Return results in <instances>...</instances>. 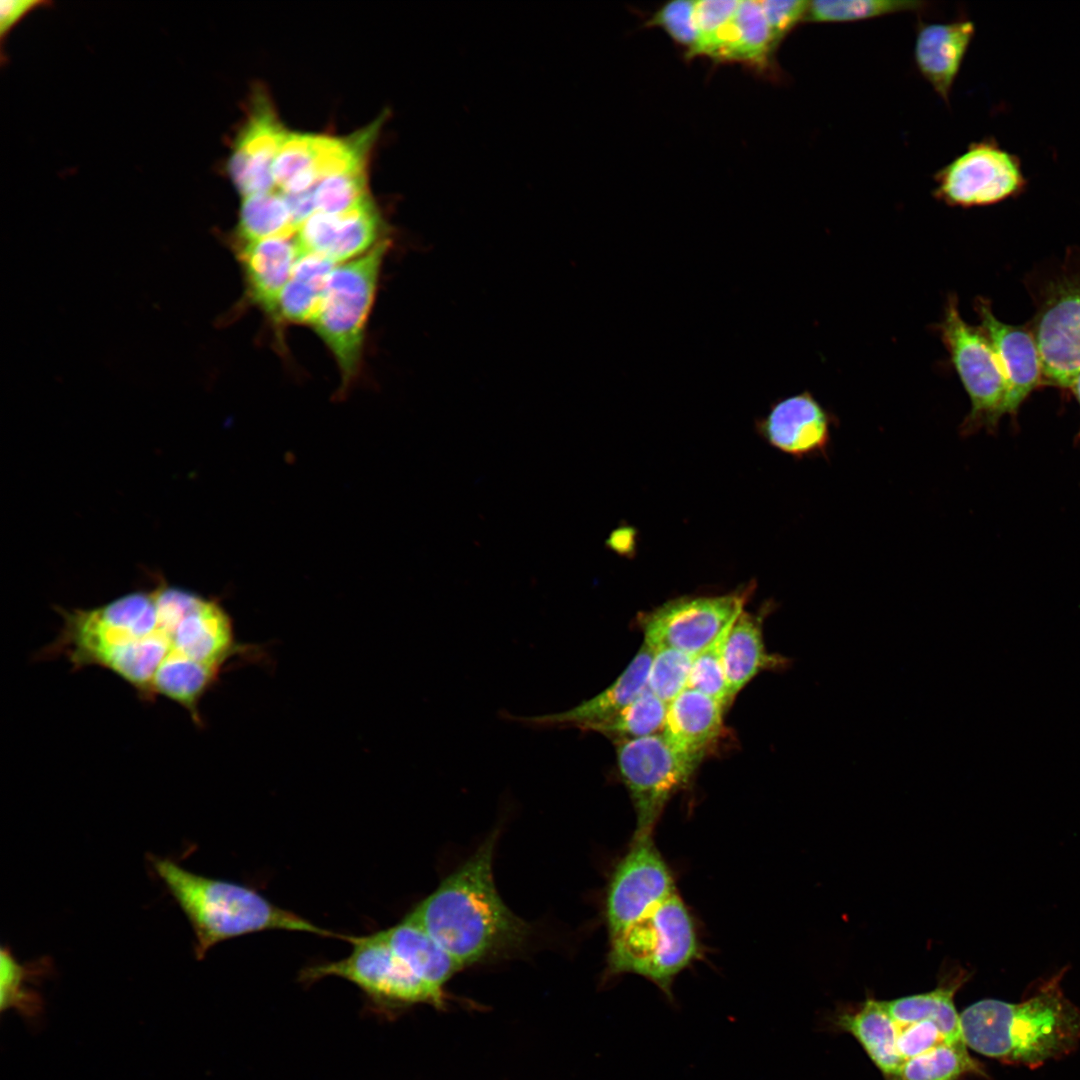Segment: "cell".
<instances>
[{
  "label": "cell",
  "mask_w": 1080,
  "mask_h": 1080,
  "mask_svg": "<svg viewBox=\"0 0 1080 1080\" xmlns=\"http://www.w3.org/2000/svg\"><path fill=\"white\" fill-rule=\"evenodd\" d=\"M62 625L38 656L74 670L104 669L145 702L167 699L203 726L200 705L235 657L257 650L237 641L215 599L160 582L93 608H58Z\"/></svg>",
  "instance_id": "cell-1"
},
{
  "label": "cell",
  "mask_w": 1080,
  "mask_h": 1080,
  "mask_svg": "<svg viewBox=\"0 0 1080 1080\" xmlns=\"http://www.w3.org/2000/svg\"><path fill=\"white\" fill-rule=\"evenodd\" d=\"M492 834L406 916L422 926L462 967L523 946L529 926L497 892Z\"/></svg>",
  "instance_id": "cell-2"
},
{
  "label": "cell",
  "mask_w": 1080,
  "mask_h": 1080,
  "mask_svg": "<svg viewBox=\"0 0 1080 1080\" xmlns=\"http://www.w3.org/2000/svg\"><path fill=\"white\" fill-rule=\"evenodd\" d=\"M1066 968L1039 983L1019 1003L982 999L960 1013L965 1044L1006 1064L1036 1068L1080 1043V1007L1061 987Z\"/></svg>",
  "instance_id": "cell-3"
},
{
  "label": "cell",
  "mask_w": 1080,
  "mask_h": 1080,
  "mask_svg": "<svg viewBox=\"0 0 1080 1080\" xmlns=\"http://www.w3.org/2000/svg\"><path fill=\"white\" fill-rule=\"evenodd\" d=\"M149 859L192 926L198 959L222 941L259 931L286 930L339 937L275 905L250 887L195 874L169 858L152 855Z\"/></svg>",
  "instance_id": "cell-4"
},
{
  "label": "cell",
  "mask_w": 1080,
  "mask_h": 1080,
  "mask_svg": "<svg viewBox=\"0 0 1080 1080\" xmlns=\"http://www.w3.org/2000/svg\"><path fill=\"white\" fill-rule=\"evenodd\" d=\"M699 955L692 916L675 892L610 938L607 973L642 976L673 1001L675 978Z\"/></svg>",
  "instance_id": "cell-5"
},
{
  "label": "cell",
  "mask_w": 1080,
  "mask_h": 1080,
  "mask_svg": "<svg viewBox=\"0 0 1080 1080\" xmlns=\"http://www.w3.org/2000/svg\"><path fill=\"white\" fill-rule=\"evenodd\" d=\"M954 992L938 985L925 993L879 1000L872 1017L871 1061L884 1080L901 1066L945 1043L964 1042Z\"/></svg>",
  "instance_id": "cell-6"
},
{
  "label": "cell",
  "mask_w": 1080,
  "mask_h": 1080,
  "mask_svg": "<svg viewBox=\"0 0 1080 1080\" xmlns=\"http://www.w3.org/2000/svg\"><path fill=\"white\" fill-rule=\"evenodd\" d=\"M389 247L385 239L365 255L336 265L309 324L334 356L343 389L359 372L367 322Z\"/></svg>",
  "instance_id": "cell-7"
},
{
  "label": "cell",
  "mask_w": 1080,
  "mask_h": 1080,
  "mask_svg": "<svg viewBox=\"0 0 1080 1080\" xmlns=\"http://www.w3.org/2000/svg\"><path fill=\"white\" fill-rule=\"evenodd\" d=\"M951 362L970 398L971 409L960 426L969 436L992 430L1005 414L1007 383L999 358L980 327L964 321L956 295H949L944 315L936 325Z\"/></svg>",
  "instance_id": "cell-8"
},
{
  "label": "cell",
  "mask_w": 1080,
  "mask_h": 1080,
  "mask_svg": "<svg viewBox=\"0 0 1080 1080\" xmlns=\"http://www.w3.org/2000/svg\"><path fill=\"white\" fill-rule=\"evenodd\" d=\"M613 742L636 814L633 839L652 836L666 804L688 784L702 761L675 750L662 733Z\"/></svg>",
  "instance_id": "cell-9"
},
{
  "label": "cell",
  "mask_w": 1080,
  "mask_h": 1080,
  "mask_svg": "<svg viewBox=\"0 0 1080 1080\" xmlns=\"http://www.w3.org/2000/svg\"><path fill=\"white\" fill-rule=\"evenodd\" d=\"M341 939L351 943V953L341 960L303 969V982L336 976L352 982L379 1004L441 1003L442 993L422 981L379 931L365 936L342 935Z\"/></svg>",
  "instance_id": "cell-10"
},
{
  "label": "cell",
  "mask_w": 1080,
  "mask_h": 1080,
  "mask_svg": "<svg viewBox=\"0 0 1080 1080\" xmlns=\"http://www.w3.org/2000/svg\"><path fill=\"white\" fill-rule=\"evenodd\" d=\"M934 198L951 207L987 206L1016 197L1028 185L1019 157L992 137L972 142L933 176Z\"/></svg>",
  "instance_id": "cell-11"
},
{
  "label": "cell",
  "mask_w": 1080,
  "mask_h": 1080,
  "mask_svg": "<svg viewBox=\"0 0 1080 1080\" xmlns=\"http://www.w3.org/2000/svg\"><path fill=\"white\" fill-rule=\"evenodd\" d=\"M752 593L750 584L723 595L669 600L638 616L644 641L695 656L735 621Z\"/></svg>",
  "instance_id": "cell-12"
},
{
  "label": "cell",
  "mask_w": 1080,
  "mask_h": 1080,
  "mask_svg": "<svg viewBox=\"0 0 1080 1080\" xmlns=\"http://www.w3.org/2000/svg\"><path fill=\"white\" fill-rule=\"evenodd\" d=\"M1044 291L1030 329L1044 383L1070 388L1080 372V275L1061 276Z\"/></svg>",
  "instance_id": "cell-13"
},
{
  "label": "cell",
  "mask_w": 1080,
  "mask_h": 1080,
  "mask_svg": "<svg viewBox=\"0 0 1080 1080\" xmlns=\"http://www.w3.org/2000/svg\"><path fill=\"white\" fill-rule=\"evenodd\" d=\"M675 892L671 871L652 836L633 839L608 886L606 920L609 938Z\"/></svg>",
  "instance_id": "cell-14"
},
{
  "label": "cell",
  "mask_w": 1080,
  "mask_h": 1080,
  "mask_svg": "<svg viewBox=\"0 0 1080 1080\" xmlns=\"http://www.w3.org/2000/svg\"><path fill=\"white\" fill-rule=\"evenodd\" d=\"M384 224L369 199L339 214L315 212L297 229L303 253L328 258L336 265L365 255L384 238Z\"/></svg>",
  "instance_id": "cell-15"
},
{
  "label": "cell",
  "mask_w": 1080,
  "mask_h": 1080,
  "mask_svg": "<svg viewBox=\"0 0 1080 1080\" xmlns=\"http://www.w3.org/2000/svg\"><path fill=\"white\" fill-rule=\"evenodd\" d=\"M975 311L980 328L990 340L1003 369L1007 394L1005 414H1015L1024 400L1044 383L1042 360L1030 327L1001 322L994 315L991 303L977 297Z\"/></svg>",
  "instance_id": "cell-16"
},
{
  "label": "cell",
  "mask_w": 1080,
  "mask_h": 1080,
  "mask_svg": "<svg viewBox=\"0 0 1080 1080\" xmlns=\"http://www.w3.org/2000/svg\"><path fill=\"white\" fill-rule=\"evenodd\" d=\"M833 423V416L804 391L776 401L757 426L773 447L803 458L827 455Z\"/></svg>",
  "instance_id": "cell-17"
},
{
  "label": "cell",
  "mask_w": 1080,
  "mask_h": 1080,
  "mask_svg": "<svg viewBox=\"0 0 1080 1080\" xmlns=\"http://www.w3.org/2000/svg\"><path fill=\"white\" fill-rule=\"evenodd\" d=\"M287 134L270 104L257 101L227 164L229 176L243 197L273 190V164Z\"/></svg>",
  "instance_id": "cell-18"
},
{
  "label": "cell",
  "mask_w": 1080,
  "mask_h": 1080,
  "mask_svg": "<svg viewBox=\"0 0 1080 1080\" xmlns=\"http://www.w3.org/2000/svg\"><path fill=\"white\" fill-rule=\"evenodd\" d=\"M296 232L236 244L248 298L272 320L279 296L303 254Z\"/></svg>",
  "instance_id": "cell-19"
},
{
  "label": "cell",
  "mask_w": 1080,
  "mask_h": 1080,
  "mask_svg": "<svg viewBox=\"0 0 1080 1080\" xmlns=\"http://www.w3.org/2000/svg\"><path fill=\"white\" fill-rule=\"evenodd\" d=\"M653 655L654 648L643 641L626 669L600 694L567 711L530 717L511 716V719L538 727L575 726L587 730L590 726L616 715L648 687Z\"/></svg>",
  "instance_id": "cell-20"
},
{
  "label": "cell",
  "mask_w": 1080,
  "mask_h": 1080,
  "mask_svg": "<svg viewBox=\"0 0 1080 1080\" xmlns=\"http://www.w3.org/2000/svg\"><path fill=\"white\" fill-rule=\"evenodd\" d=\"M974 33L975 26L970 20L918 26L914 43L915 65L946 103Z\"/></svg>",
  "instance_id": "cell-21"
},
{
  "label": "cell",
  "mask_w": 1080,
  "mask_h": 1080,
  "mask_svg": "<svg viewBox=\"0 0 1080 1080\" xmlns=\"http://www.w3.org/2000/svg\"><path fill=\"white\" fill-rule=\"evenodd\" d=\"M725 711L708 695L687 688L668 704L662 735L678 752L702 761L722 735Z\"/></svg>",
  "instance_id": "cell-22"
},
{
  "label": "cell",
  "mask_w": 1080,
  "mask_h": 1080,
  "mask_svg": "<svg viewBox=\"0 0 1080 1080\" xmlns=\"http://www.w3.org/2000/svg\"><path fill=\"white\" fill-rule=\"evenodd\" d=\"M785 664V658L766 649L762 617L743 610L731 625L724 647V672L731 703L757 674Z\"/></svg>",
  "instance_id": "cell-23"
},
{
  "label": "cell",
  "mask_w": 1080,
  "mask_h": 1080,
  "mask_svg": "<svg viewBox=\"0 0 1080 1080\" xmlns=\"http://www.w3.org/2000/svg\"><path fill=\"white\" fill-rule=\"evenodd\" d=\"M379 933L412 971L439 993L444 983L462 968L422 926L407 916Z\"/></svg>",
  "instance_id": "cell-24"
},
{
  "label": "cell",
  "mask_w": 1080,
  "mask_h": 1080,
  "mask_svg": "<svg viewBox=\"0 0 1080 1080\" xmlns=\"http://www.w3.org/2000/svg\"><path fill=\"white\" fill-rule=\"evenodd\" d=\"M334 264L321 255L303 253L279 296L273 321L309 325L321 305Z\"/></svg>",
  "instance_id": "cell-25"
},
{
  "label": "cell",
  "mask_w": 1080,
  "mask_h": 1080,
  "mask_svg": "<svg viewBox=\"0 0 1080 1080\" xmlns=\"http://www.w3.org/2000/svg\"><path fill=\"white\" fill-rule=\"evenodd\" d=\"M775 52L760 1H739L728 39L717 56L720 62H738L766 70Z\"/></svg>",
  "instance_id": "cell-26"
},
{
  "label": "cell",
  "mask_w": 1080,
  "mask_h": 1080,
  "mask_svg": "<svg viewBox=\"0 0 1080 1080\" xmlns=\"http://www.w3.org/2000/svg\"><path fill=\"white\" fill-rule=\"evenodd\" d=\"M286 200L274 189L243 197L236 244L253 242L296 232Z\"/></svg>",
  "instance_id": "cell-27"
},
{
  "label": "cell",
  "mask_w": 1080,
  "mask_h": 1080,
  "mask_svg": "<svg viewBox=\"0 0 1080 1080\" xmlns=\"http://www.w3.org/2000/svg\"><path fill=\"white\" fill-rule=\"evenodd\" d=\"M1 1011L14 1010L27 1020L38 1018L43 1012L41 995L30 984L46 974L47 961L19 963L9 947L1 948Z\"/></svg>",
  "instance_id": "cell-28"
},
{
  "label": "cell",
  "mask_w": 1080,
  "mask_h": 1080,
  "mask_svg": "<svg viewBox=\"0 0 1080 1080\" xmlns=\"http://www.w3.org/2000/svg\"><path fill=\"white\" fill-rule=\"evenodd\" d=\"M969 1075L985 1076L979 1061L965 1042L941 1044L904 1063L895 1080H963Z\"/></svg>",
  "instance_id": "cell-29"
},
{
  "label": "cell",
  "mask_w": 1080,
  "mask_h": 1080,
  "mask_svg": "<svg viewBox=\"0 0 1080 1080\" xmlns=\"http://www.w3.org/2000/svg\"><path fill=\"white\" fill-rule=\"evenodd\" d=\"M275 185L282 193L314 187L317 174V136L288 132L273 164Z\"/></svg>",
  "instance_id": "cell-30"
},
{
  "label": "cell",
  "mask_w": 1080,
  "mask_h": 1080,
  "mask_svg": "<svg viewBox=\"0 0 1080 1080\" xmlns=\"http://www.w3.org/2000/svg\"><path fill=\"white\" fill-rule=\"evenodd\" d=\"M668 704L648 687L631 704L616 715L587 730L606 735L614 740L636 739L663 731Z\"/></svg>",
  "instance_id": "cell-31"
},
{
  "label": "cell",
  "mask_w": 1080,
  "mask_h": 1080,
  "mask_svg": "<svg viewBox=\"0 0 1080 1080\" xmlns=\"http://www.w3.org/2000/svg\"><path fill=\"white\" fill-rule=\"evenodd\" d=\"M926 2L908 0H818L810 1L804 22L843 23L888 14L919 11Z\"/></svg>",
  "instance_id": "cell-32"
},
{
  "label": "cell",
  "mask_w": 1080,
  "mask_h": 1080,
  "mask_svg": "<svg viewBox=\"0 0 1080 1080\" xmlns=\"http://www.w3.org/2000/svg\"><path fill=\"white\" fill-rule=\"evenodd\" d=\"M738 4L735 0L695 1L697 47L694 57L717 59L728 39Z\"/></svg>",
  "instance_id": "cell-33"
},
{
  "label": "cell",
  "mask_w": 1080,
  "mask_h": 1080,
  "mask_svg": "<svg viewBox=\"0 0 1080 1080\" xmlns=\"http://www.w3.org/2000/svg\"><path fill=\"white\" fill-rule=\"evenodd\" d=\"M732 624L694 656L687 687L708 695L725 710L732 704L724 672V647Z\"/></svg>",
  "instance_id": "cell-34"
},
{
  "label": "cell",
  "mask_w": 1080,
  "mask_h": 1080,
  "mask_svg": "<svg viewBox=\"0 0 1080 1080\" xmlns=\"http://www.w3.org/2000/svg\"><path fill=\"white\" fill-rule=\"evenodd\" d=\"M653 648L648 688L669 704L687 689L694 656L669 646Z\"/></svg>",
  "instance_id": "cell-35"
},
{
  "label": "cell",
  "mask_w": 1080,
  "mask_h": 1080,
  "mask_svg": "<svg viewBox=\"0 0 1080 1080\" xmlns=\"http://www.w3.org/2000/svg\"><path fill=\"white\" fill-rule=\"evenodd\" d=\"M314 199L316 210L326 214H339L356 207L369 199L365 168L322 178L314 187Z\"/></svg>",
  "instance_id": "cell-36"
},
{
  "label": "cell",
  "mask_w": 1080,
  "mask_h": 1080,
  "mask_svg": "<svg viewBox=\"0 0 1080 1080\" xmlns=\"http://www.w3.org/2000/svg\"><path fill=\"white\" fill-rule=\"evenodd\" d=\"M694 6L695 1L691 0L667 2L647 22L648 26L662 28L674 42L686 50L688 58L694 57L697 47Z\"/></svg>",
  "instance_id": "cell-37"
},
{
  "label": "cell",
  "mask_w": 1080,
  "mask_h": 1080,
  "mask_svg": "<svg viewBox=\"0 0 1080 1080\" xmlns=\"http://www.w3.org/2000/svg\"><path fill=\"white\" fill-rule=\"evenodd\" d=\"M810 1L766 0L760 1L767 20L774 49L800 22H804Z\"/></svg>",
  "instance_id": "cell-38"
},
{
  "label": "cell",
  "mask_w": 1080,
  "mask_h": 1080,
  "mask_svg": "<svg viewBox=\"0 0 1080 1080\" xmlns=\"http://www.w3.org/2000/svg\"><path fill=\"white\" fill-rule=\"evenodd\" d=\"M49 2L39 0H3L0 2V38L3 43L11 29L32 10Z\"/></svg>",
  "instance_id": "cell-39"
},
{
  "label": "cell",
  "mask_w": 1080,
  "mask_h": 1080,
  "mask_svg": "<svg viewBox=\"0 0 1080 1080\" xmlns=\"http://www.w3.org/2000/svg\"><path fill=\"white\" fill-rule=\"evenodd\" d=\"M314 187L300 192L282 193L289 207L292 221L296 229L317 211L314 199Z\"/></svg>",
  "instance_id": "cell-40"
},
{
  "label": "cell",
  "mask_w": 1080,
  "mask_h": 1080,
  "mask_svg": "<svg viewBox=\"0 0 1080 1080\" xmlns=\"http://www.w3.org/2000/svg\"><path fill=\"white\" fill-rule=\"evenodd\" d=\"M1069 389L1072 390V392L1075 395L1078 403L1080 404V372L1077 374V376L1073 380V382H1072Z\"/></svg>",
  "instance_id": "cell-41"
}]
</instances>
